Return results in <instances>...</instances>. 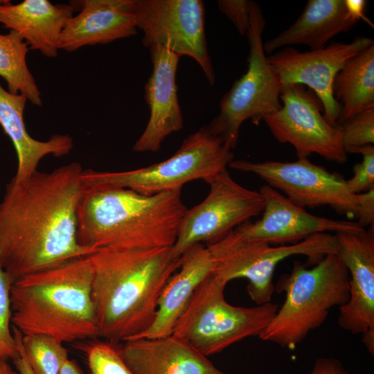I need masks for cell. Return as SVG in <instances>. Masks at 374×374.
Returning <instances> with one entry per match:
<instances>
[{
	"label": "cell",
	"instance_id": "6da1fadb",
	"mask_svg": "<svg viewBox=\"0 0 374 374\" xmlns=\"http://www.w3.org/2000/svg\"><path fill=\"white\" fill-rule=\"evenodd\" d=\"M83 170L72 162L7 184L0 203V262L12 283L96 251L77 238Z\"/></svg>",
	"mask_w": 374,
	"mask_h": 374
},
{
	"label": "cell",
	"instance_id": "7a4b0ae2",
	"mask_svg": "<svg viewBox=\"0 0 374 374\" xmlns=\"http://www.w3.org/2000/svg\"><path fill=\"white\" fill-rule=\"evenodd\" d=\"M98 337L118 343L136 338L152 323L161 294L179 268L172 247L100 249L88 256Z\"/></svg>",
	"mask_w": 374,
	"mask_h": 374
},
{
	"label": "cell",
	"instance_id": "3957f363",
	"mask_svg": "<svg viewBox=\"0 0 374 374\" xmlns=\"http://www.w3.org/2000/svg\"><path fill=\"white\" fill-rule=\"evenodd\" d=\"M187 211L181 190L148 195L124 188H84L78 240L95 250L172 247Z\"/></svg>",
	"mask_w": 374,
	"mask_h": 374
},
{
	"label": "cell",
	"instance_id": "277c9868",
	"mask_svg": "<svg viewBox=\"0 0 374 374\" xmlns=\"http://www.w3.org/2000/svg\"><path fill=\"white\" fill-rule=\"evenodd\" d=\"M87 256L16 279L10 287L12 326L62 343L98 337Z\"/></svg>",
	"mask_w": 374,
	"mask_h": 374
},
{
	"label": "cell",
	"instance_id": "5b68a950",
	"mask_svg": "<svg viewBox=\"0 0 374 374\" xmlns=\"http://www.w3.org/2000/svg\"><path fill=\"white\" fill-rule=\"evenodd\" d=\"M274 285L276 292H285V301L258 337L290 350L320 327L331 308L349 299L348 271L337 253L309 269L294 261L291 271Z\"/></svg>",
	"mask_w": 374,
	"mask_h": 374
},
{
	"label": "cell",
	"instance_id": "8992f818",
	"mask_svg": "<svg viewBox=\"0 0 374 374\" xmlns=\"http://www.w3.org/2000/svg\"><path fill=\"white\" fill-rule=\"evenodd\" d=\"M232 148L213 134L207 125L186 138L168 159L126 171L84 170V188L115 187L143 195L181 190L186 184L204 181L226 169L233 160Z\"/></svg>",
	"mask_w": 374,
	"mask_h": 374
},
{
	"label": "cell",
	"instance_id": "52a82bcc",
	"mask_svg": "<svg viewBox=\"0 0 374 374\" xmlns=\"http://www.w3.org/2000/svg\"><path fill=\"white\" fill-rule=\"evenodd\" d=\"M227 284L213 274L197 287L172 335L204 356L217 354L250 337H259L279 305L234 306L224 298Z\"/></svg>",
	"mask_w": 374,
	"mask_h": 374
},
{
	"label": "cell",
	"instance_id": "ba28073f",
	"mask_svg": "<svg viewBox=\"0 0 374 374\" xmlns=\"http://www.w3.org/2000/svg\"><path fill=\"white\" fill-rule=\"evenodd\" d=\"M206 246L214 262L213 274L226 284L236 278L247 279L249 296L256 305H262L271 302L275 291L274 273L281 261L301 255L315 265L326 256L337 253V240L335 234L323 233L297 243L273 247L245 238L234 229Z\"/></svg>",
	"mask_w": 374,
	"mask_h": 374
},
{
	"label": "cell",
	"instance_id": "9c48e42d",
	"mask_svg": "<svg viewBox=\"0 0 374 374\" xmlns=\"http://www.w3.org/2000/svg\"><path fill=\"white\" fill-rule=\"evenodd\" d=\"M265 19L259 5L251 1L247 36L249 51L246 72L236 80L220 103V112L208 125L210 131L233 149L242 124L258 125L265 116L281 107V84L263 49Z\"/></svg>",
	"mask_w": 374,
	"mask_h": 374
},
{
	"label": "cell",
	"instance_id": "30bf717a",
	"mask_svg": "<svg viewBox=\"0 0 374 374\" xmlns=\"http://www.w3.org/2000/svg\"><path fill=\"white\" fill-rule=\"evenodd\" d=\"M204 181L210 186L208 193L201 203L188 208L172 246L176 258L195 244L219 240L263 211L262 194L237 183L227 169Z\"/></svg>",
	"mask_w": 374,
	"mask_h": 374
},
{
	"label": "cell",
	"instance_id": "8fae6325",
	"mask_svg": "<svg viewBox=\"0 0 374 374\" xmlns=\"http://www.w3.org/2000/svg\"><path fill=\"white\" fill-rule=\"evenodd\" d=\"M136 28L143 33V45H160L179 55L193 58L208 83L215 74L207 49L204 4L201 0H134Z\"/></svg>",
	"mask_w": 374,
	"mask_h": 374
},
{
	"label": "cell",
	"instance_id": "7c38bea8",
	"mask_svg": "<svg viewBox=\"0 0 374 374\" xmlns=\"http://www.w3.org/2000/svg\"><path fill=\"white\" fill-rule=\"evenodd\" d=\"M229 167L259 177L266 184L302 207L328 206L349 219L357 218L356 195L351 193L346 179L330 172L308 158L293 162L267 161L253 162L232 160Z\"/></svg>",
	"mask_w": 374,
	"mask_h": 374
},
{
	"label": "cell",
	"instance_id": "4fadbf2b",
	"mask_svg": "<svg viewBox=\"0 0 374 374\" xmlns=\"http://www.w3.org/2000/svg\"><path fill=\"white\" fill-rule=\"evenodd\" d=\"M280 100V108L262 120L277 141L292 145L298 159L317 154L330 161H346L339 126L326 120L312 91L301 84H287L282 87Z\"/></svg>",
	"mask_w": 374,
	"mask_h": 374
},
{
	"label": "cell",
	"instance_id": "5bb4252c",
	"mask_svg": "<svg viewBox=\"0 0 374 374\" xmlns=\"http://www.w3.org/2000/svg\"><path fill=\"white\" fill-rule=\"evenodd\" d=\"M373 44L367 37H357L349 43L331 42L323 48L301 52L285 47L267 57L281 87L308 86L320 100L323 116L337 125L341 105L333 96L334 80L346 62Z\"/></svg>",
	"mask_w": 374,
	"mask_h": 374
},
{
	"label": "cell",
	"instance_id": "9a60e30c",
	"mask_svg": "<svg viewBox=\"0 0 374 374\" xmlns=\"http://www.w3.org/2000/svg\"><path fill=\"white\" fill-rule=\"evenodd\" d=\"M337 254L349 274V299L339 307L337 323L362 341L374 355V231L335 233Z\"/></svg>",
	"mask_w": 374,
	"mask_h": 374
},
{
	"label": "cell",
	"instance_id": "2e32d148",
	"mask_svg": "<svg viewBox=\"0 0 374 374\" xmlns=\"http://www.w3.org/2000/svg\"><path fill=\"white\" fill-rule=\"evenodd\" d=\"M259 192L265 200L261 217L235 229L245 238L261 240L270 245H285L297 243L314 234L364 229L357 222L312 215L267 184L261 186Z\"/></svg>",
	"mask_w": 374,
	"mask_h": 374
},
{
	"label": "cell",
	"instance_id": "e0dca14e",
	"mask_svg": "<svg viewBox=\"0 0 374 374\" xmlns=\"http://www.w3.org/2000/svg\"><path fill=\"white\" fill-rule=\"evenodd\" d=\"M149 49L152 71L145 85V99L150 109V118L133 146V151L136 152H157L167 136L183 128L176 84L181 56L160 45Z\"/></svg>",
	"mask_w": 374,
	"mask_h": 374
},
{
	"label": "cell",
	"instance_id": "ac0fdd59",
	"mask_svg": "<svg viewBox=\"0 0 374 374\" xmlns=\"http://www.w3.org/2000/svg\"><path fill=\"white\" fill-rule=\"evenodd\" d=\"M81 11L66 22L59 49L73 52L136 35L134 0L80 1Z\"/></svg>",
	"mask_w": 374,
	"mask_h": 374
},
{
	"label": "cell",
	"instance_id": "d6986e66",
	"mask_svg": "<svg viewBox=\"0 0 374 374\" xmlns=\"http://www.w3.org/2000/svg\"><path fill=\"white\" fill-rule=\"evenodd\" d=\"M121 353L134 374H229L172 334L125 341Z\"/></svg>",
	"mask_w": 374,
	"mask_h": 374
},
{
	"label": "cell",
	"instance_id": "ffe728a7",
	"mask_svg": "<svg viewBox=\"0 0 374 374\" xmlns=\"http://www.w3.org/2000/svg\"><path fill=\"white\" fill-rule=\"evenodd\" d=\"M181 258L179 268L169 278L161 294L152 323L133 339L172 335L197 287L213 274L212 256L203 244L192 246Z\"/></svg>",
	"mask_w": 374,
	"mask_h": 374
},
{
	"label": "cell",
	"instance_id": "44dd1931",
	"mask_svg": "<svg viewBox=\"0 0 374 374\" xmlns=\"http://www.w3.org/2000/svg\"><path fill=\"white\" fill-rule=\"evenodd\" d=\"M71 4H53L48 0H24L13 4L0 1V23L17 32L29 49L48 57L58 55L60 36L73 15Z\"/></svg>",
	"mask_w": 374,
	"mask_h": 374
},
{
	"label": "cell",
	"instance_id": "7402d4cb",
	"mask_svg": "<svg viewBox=\"0 0 374 374\" xmlns=\"http://www.w3.org/2000/svg\"><path fill=\"white\" fill-rule=\"evenodd\" d=\"M27 98L5 90L0 84V125L12 142L17 155L15 182L26 181L37 170L39 161L46 155L60 157L73 147L68 134H55L46 141L34 139L27 132L24 112Z\"/></svg>",
	"mask_w": 374,
	"mask_h": 374
},
{
	"label": "cell",
	"instance_id": "603a6c76",
	"mask_svg": "<svg viewBox=\"0 0 374 374\" xmlns=\"http://www.w3.org/2000/svg\"><path fill=\"white\" fill-rule=\"evenodd\" d=\"M357 20L348 12L345 0H309L295 22L263 42L265 53L280 48L305 44L311 50L323 48L337 35L350 30Z\"/></svg>",
	"mask_w": 374,
	"mask_h": 374
},
{
	"label": "cell",
	"instance_id": "cb8c5ba5",
	"mask_svg": "<svg viewBox=\"0 0 374 374\" xmlns=\"http://www.w3.org/2000/svg\"><path fill=\"white\" fill-rule=\"evenodd\" d=\"M332 91L341 105L337 124L374 107V43L346 62L334 80Z\"/></svg>",
	"mask_w": 374,
	"mask_h": 374
},
{
	"label": "cell",
	"instance_id": "d4e9b609",
	"mask_svg": "<svg viewBox=\"0 0 374 374\" xmlns=\"http://www.w3.org/2000/svg\"><path fill=\"white\" fill-rule=\"evenodd\" d=\"M28 50L17 32L0 34V76L6 81L10 93L23 94L32 104L42 106L41 93L26 63Z\"/></svg>",
	"mask_w": 374,
	"mask_h": 374
},
{
	"label": "cell",
	"instance_id": "484cf974",
	"mask_svg": "<svg viewBox=\"0 0 374 374\" xmlns=\"http://www.w3.org/2000/svg\"><path fill=\"white\" fill-rule=\"evenodd\" d=\"M62 344L46 335H22L21 345L34 374H60L69 359Z\"/></svg>",
	"mask_w": 374,
	"mask_h": 374
},
{
	"label": "cell",
	"instance_id": "4316f807",
	"mask_svg": "<svg viewBox=\"0 0 374 374\" xmlns=\"http://www.w3.org/2000/svg\"><path fill=\"white\" fill-rule=\"evenodd\" d=\"M77 348L85 355L89 374H134L116 342L94 339L78 344Z\"/></svg>",
	"mask_w": 374,
	"mask_h": 374
},
{
	"label": "cell",
	"instance_id": "83f0119b",
	"mask_svg": "<svg viewBox=\"0 0 374 374\" xmlns=\"http://www.w3.org/2000/svg\"><path fill=\"white\" fill-rule=\"evenodd\" d=\"M12 280L0 262V361L14 359L19 354L10 328L11 319L10 287Z\"/></svg>",
	"mask_w": 374,
	"mask_h": 374
},
{
	"label": "cell",
	"instance_id": "f1b7e54d",
	"mask_svg": "<svg viewBox=\"0 0 374 374\" xmlns=\"http://www.w3.org/2000/svg\"><path fill=\"white\" fill-rule=\"evenodd\" d=\"M345 150L374 143V107L366 109L337 124Z\"/></svg>",
	"mask_w": 374,
	"mask_h": 374
},
{
	"label": "cell",
	"instance_id": "f546056e",
	"mask_svg": "<svg viewBox=\"0 0 374 374\" xmlns=\"http://www.w3.org/2000/svg\"><path fill=\"white\" fill-rule=\"evenodd\" d=\"M347 153H359L362 161L353 166V176L346 180L349 191L354 194L366 192L374 188V147L367 145L346 149Z\"/></svg>",
	"mask_w": 374,
	"mask_h": 374
},
{
	"label": "cell",
	"instance_id": "4dcf8cb0",
	"mask_svg": "<svg viewBox=\"0 0 374 374\" xmlns=\"http://www.w3.org/2000/svg\"><path fill=\"white\" fill-rule=\"evenodd\" d=\"M251 1L220 0L219 10L232 22L241 36H244L250 24V7Z\"/></svg>",
	"mask_w": 374,
	"mask_h": 374
},
{
	"label": "cell",
	"instance_id": "1f68e13d",
	"mask_svg": "<svg viewBox=\"0 0 374 374\" xmlns=\"http://www.w3.org/2000/svg\"><path fill=\"white\" fill-rule=\"evenodd\" d=\"M357 204V224L362 228L374 224V188L356 194Z\"/></svg>",
	"mask_w": 374,
	"mask_h": 374
},
{
	"label": "cell",
	"instance_id": "d6a6232c",
	"mask_svg": "<svg viewBox=\"0 0 374 374\" xmlns=\"http://www.w3.org/2000/svg\"><path fill=\"white\" fill-rule=\"evenodd\" d=\"M308 374H350L341 361L335 357L317 358Z\"/></svg>",
	"mask_w": 374,
	"mask_h": 374
},
{
	"label": "cell",
	"instance_id": "836d02e7",
	"mask_svg": "<svg viewBox=\"0 0 374 374\" xmlns=\"http://www.w3.org/2000/svg\"><path fill=\"white\" fill-rule=\"evenodd\" d=\"M12 335L18 348V355L13 359V362L20 374H34L26 359L22 345L21 332L15 326H12Z\"/></svg>",
	"mask_w": 374,
	"mask_h": 374
},
{
	"label": "cell",
	"instance_id": "e575fe53",
	"mask_svg": "<svg viewBox=\"0 0 374 374\" xmlns=\"http://www.w3.org/2000/svg\"><path fill=\"white\" fill-rule=\"evenodd\" d=\"M345 1L348 12L357 21L363 19L373 25L364 14L366 1L364 0H345Z\"/></svg>",
	"mask_w": 374,
	"mask_h": 374
},
{
	"label": "cell",
	"instance_id": "d590c367",
	"mask_svg": "<svg viewBox=\"0 0 374 374\" xmlns=\"http://www.w3.org/2000/svg\"><path fill=\"white\" fill-rule=\"evenodd\" d=\"M60 374H83V372L76 361L68 359L62 366Z\"/></svg>",
	"mask_w": 374,
	"mask_h": 374
},
{
	"label": "cell",
	"instance_id": "8d00e7d4",
	"mask_svg": "<svg viewBox=\"0 0 374 374\" xmlns=\"http://www.w3.org/2000/svg\"><path fill=\"white\" fill-rule=\"evenodd\" d=\"M0 374H17L7 361H0Z\"/></svg>",
	"mask_w": 374,
	"mask_h": 374
}]
</instances>
